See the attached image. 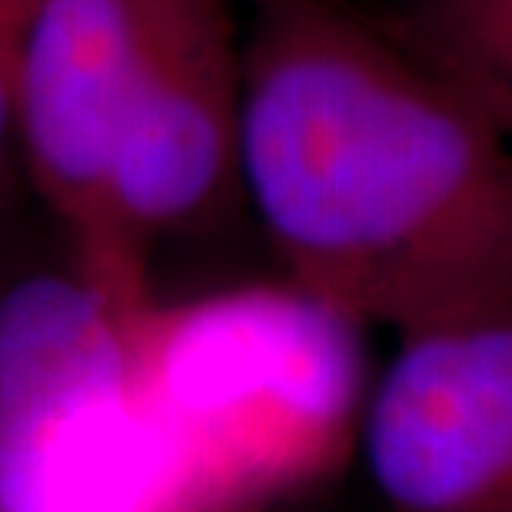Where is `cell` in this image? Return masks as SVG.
<instances>
[{"label":"cell","mask_w":512,"mask_h":512,"mask_svg":"<svg viewBox=\"0 0 512 512\" xmlns=\"http://www.w3.org/2000/svg\"><path fill=\"white\" fill-rule=\"evenodd\" d=\"M160 0H30L10 74L30 190L60 223L74 263L130 316L153 306L120 247L110 167Z\"/></svg>","instance_id":"cell-4"},{"label":"cell","mask_w":512,"mask_h":512,"mask_svg":"<svg viewBox=\"0 0 512 512\" xmlns=\"http://www.w3.org/2000/svg\"><path fill=\"white\" fill-rule=\"evenodd\" d=\"M253 4L240 187L290 283L399 336L509 313V140L346 0Z\"/></svg>","instance_id":"cell-1"},{"label":"cell","mask_w":512,"mask_h":512,"mask_svg":"<svg viewBox=\"0 0 512 512\" xmlns=\"http://www.w3.org/2000/svg\"><path fill=\"white\" fill-rule=\"evenodd\" d=\"M243 37L230 0H160L110 167V213L147 280L160 237L217 220L240 187Z\"/></svg>","instance_id":"cell-5"},{"label":"cell","mask_w":512,"mask_h":512,"mask_svg":"<svg viewBox=\"0 0 512 512\" xmlns=\"http://www.w3.org/2000/svg\"><path fill=\"white\" fill-rule=\"evenodd\" d=\"M24 190H30L24 170V150H20L17 130V100H14V74L10 57L0 50V240L14 220Z\"/></svg>","instance_id":"cell-8"},{"label":"cell","mask_w":512,"mask_h":512,"mask_svg":"<svg viewBox=\"0 0 512 512\" xmlns=\"http://www.w3.org/2000/svg\"><path fill=\"white\" fill-rule=\"evenodd\" d=\"M137 323L74 256L0 250V512H193L137 396Z\"/></svg>","instance_id":"cell-3"},{"label":"cell","mask_w":512,"mask_h":512,"mask_svg":"<svg viewBox=\"0 0 512 512\" xmlns=\"http://www.w3.org/2000/svg\"><path fill=\"white\" fill-rule=\"evenodd\" d=\"M360 449L386 512H512V310L399 336Z\"/></svg>","instance_id":"cell-6"},{"label":"cell","mask_w":512,"mask_h":512,"mask_svg":"<svg viewBox=\"0 0 512 512\" xmlns=\"http://www.w3.org/2000/svg\"><path fill=\"white\" fill-rule=\"evenodd\" d=\"M30 0H0V50L10 57L14 50V37H17V27H20V17H24Z\"/></svg>","instance_id":"cell-9"},{"label":"cell","mask_w":512,"mask_h":512,"mask_svg":"<svg viewBox=\"0 0 512 512\" xmlns=\"http://www.w3.org/2000/svg\"><path fill=\"white\" fill-rule=\"evenodd\" d=\"M376 24L512 143V0H393Z\"/></svg>","instance_id":"cell-7"},{"label":"cell","mask_w":512,"mask_h":512,"mask_svg":"<svg viewBox=\"0 0 512 512\" xmlns=\"http://www.w3.org/2000/svg\"><path fill=\"white\" fill-rule=\"evenodd\" d=\"M360 323L256 286L137 323V396L193 512H263L320 483L360 439Z\"/></svg>","instance_id":"cell-2"}]
</instances>
